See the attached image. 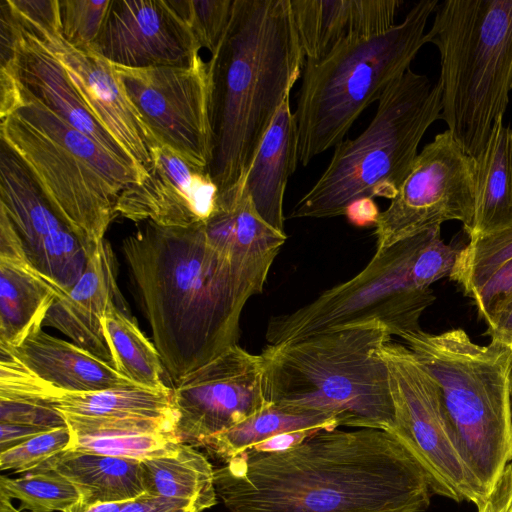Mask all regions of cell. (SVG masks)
<instances>
[{"label": "cell", "instance_id": "1", "mask_svg": "<svg viewBox=\"0 0 512 512\" xmlns=\"http://www.w3.org/2000/svg\"><path fill=\"white\" fill-rule=\"evenodd\" d=\"M229 512H423L431 490L391 433L321 430L283 451H246L214 470Z\"/></svg>", "mask_w": 512, "mask_h": 512}, {"label": "cell", "instance_id": "2", "mask_svg": "<svg viewBox=\"0 0 512 512\" xmlns=\"http://www.w3.org/2000/svg\"><path fill=\"white\" fill-rule=\"evenodd\" d=\"M122 248L153 343L175 383L238 344L246 302L209 245L204 223L180 228L146 222Z\"/></svg>", "mask_w": 512, "mask_h": 512}, {"label": "cell", "instance_id": "3", "mask_svg": "<svg viewBox=\"0 0 512 512\" xmlns=\"http://www.w3.org/2000/svg\"><path fill=\"white\" fill-rule=\"evenodd\" d=\"M214 59V151L209 173L224 194L245 180L260 143L301 78L305 55L290 0H234Z\"/></svg>", "mask_w": 512, "mask_h": 512}, {"label": "cell", "instance_id": "4", "mask_svg": "<svg viewBox=\"0 0 512 512\" xmlns=\"http://www.w3.org/2000/svg\"><path fill=\"white\" fill-rule=\"evenodd\" d=\"M391 340L378 321L266 345L262 360L266 400L300 412L333 416L339 426L391 432L390 374L378 350Z\"/></svg>", "mask_w": 512, "mask_h": 512}, {"label": "cell", "instance_id": "5", "mask_svg": "<svg viewBox=\"0 0 512 512\" xmlns=\"http://www.w3.org/2000/svg\"><path fill=\"white\" fill-rule=\"evenodd\" d=\"M440 53L441 119L472 158L512 90V0H446L425 35Z\"/></svg>", "mask_w": 512, "mask_h": 512}, {"label": "cell", "instance_id": "6", "mask_svg": "<svg viewBox=\"0 0 512 512\" xmlns=\"http://www.w3.org/2000/svg\"><path fill=\"white\" fill-rule=\"evenodd\" d=\"M437 382L463 457L485 496L512 461V348L461 328L400 335Z\"/></svg>", "mask_w": 512, "mask_h": 512}, {"label": "cell", "instance_id": "7", "mask_svg": "<svg viewBox=\"0 0 512 512\" xmlns=\"http://www.w3.org/2000/svg\"><path fill=\"white\" fill-rule=\"evenodd\" d=\"M438 4L419 1L388 31L348 40L319 61H305L294 112L299 164L341 143L360 114L410 69Z\"/></svg>", "mask_w": 512, "mask_h": 512}, {"label": "cell", "instance_id": "8", "mask_svg": "<svg viewBox=\"0 0 512 512\" xmlns=\"http://www.w3.org/2000/svg\"><path fill=\"white\" fill-rule=\"evenodd\" d=\"M441 89L408 69L378 101L375 115L355 139H346L289 218L344 215L364 197L393 199L409 175L427 129L441 119Z\"/></svg>", "mask_w": 512, "mask_h": 512}, {"label": "cell", "instance_id": "9", "mask_svg": "<svg viewBox=\"0 0 512 512\" xmlns=\"http://www.w3.org/2000/svg\"><path fill=\"white\" fill-rule=\"evenodd\" d=\"M423 232L376 250L364 269L350 280L292 312L271 317L265 333L267 343L284 344L373 321L383 324L391 337L420 329L421 315L435 300L433 291L419 287L414 276Z\"/></svg>", "mask_w": 512, "mask_h": 512}, {"label": "cell", "instance_id": "10", "mask_svg": "<svg viewBox=\"0 0 512 512\" xmlns=\"http://www.w3.org/2000/svg\"><path fill=\"white\" fill-rule=\"evenodd\" d=\"M378 354L390 374V433L419 463L433 494L476 506L485 494L463 457L437 382L406 345L391 339Z\"/></svg>", "mask_w": 512, "mask_h": 512}, {"label": "cell", "instance_id": "11", "mask_svg": "<svg viewBox=\"0 0 512 512\" xmlns=\"http://www.w3.org/2000/svg\"><path fill=\"white\" fill-rule=\"evenodd\" d=\"M0 119L2 143L23 162L89 258L105 240L122 190L17 113Z\"/></svg>", "mask_w": 512, "mask_h": 512}, {"label": "cell", "instance_id": "12", "mask_svg": "<svg viewBox=\"0 0 512 512\" xmlns=\"http://www.w3.org/2000/svg\"><path fill=\"white\" fill-rule=\"evenodd\" d=\"M159 144L209 171L214 151V59L198 53L185 67L115 66Z\"/></svg>", "mask_w": 512, "mask_h": 512}, {"label": "cell", "instance_id": "13", "mask_svg": "<svg viewBox=\"0 0 512 512\" xmlns=\"http://www.w3.org/2000/svg\"><path fill=\"white\" fill-rule=\"evenodd\" d=\"M474 212V160L445 130L417 155L409 175L375 225L376 250L445 221L467 228Z\"/></svg>", "mask_w": 512, "mask_h": 512}, {"label": "cell", "instance_id": "14", "mask_svg": "<svg viewBox=\"0 0 512 512\" xmlns=\"http://www.w3.org/2000/svg\"><path fill=\"white\" fill-rule=\"evenodd\" d=\"M180 443L202 446L271 405L263 388L262 360L238 344L175 383Z\"/></svg>", "mask_w": 512, "mask_h": 512}, {"label": "cell", "instance_id": "15", "mask_svg": "<svg viewBox=\"0 0 512 512\" xmlns=\"http://www.w3.org/2000/svg\"><path fill=\"white\" fill-rule=\"evenodd\" d=\"M0 209L13 224L31 265L61 293L68 292L84 272L88 256L23 162L3 143Z\"/></svg>", "mask_w": 512, "mask_h": 512}, {"label": "cell", "instance_id": "16", "mask_svg": "<svg viewBox=\"0 0 512 512\" xmlns=\"http://www.w3.org/2000/svg\"><path fill=\"white\" fill-rule=\"evenodd\" d=\"M202 49L177 0H112L90 51L115 66H189Z\"/></svg>", "mask_w": 512, "mask_h": 512}, {"label": "cell", "instance_id": "17", "mask_svg": "<svg viewBox=\"0 0 512 512\" xmlns=\"http://www.w3.org/2000/svg\"><path fill=\"white\" fill-rule=\"evenodd\" d=\"M0 7L1 67H9L19 84L59 118L146 177L148 172L95 119L56 57L2 1Z\"/></svg>", "mask_w": 512, "mask_h": 512}, {"label": "cell", "instance_id": "18", "mask_svg": "<svg viewBox=\"0 0 512 512\" xmlns=\"http://www.w3.org/2000/svg\"><path fill=\"white\" fill-rule=\"evenodd\" d=\"M218 194L208 170L158 144L147 176L121 191L114 210L133 222L184 228L205 223L216 209Z\"/></svg>", "mask_w": 512, "mask_h": 512}, {"label": "cell", "instance_id": "19", "mask_svg": "<svg viewBox=\"0 0 512 512\" xmlns=\"http://www.w3.org/2000/svg\"><path fill=\"white\" fill-rule=\"evenodd\" d=\"M26 30L61 63L95 119L148 172L152 149L159 142L129 97L114 65L93 51L71 46L61 34Z\"/></svg>", "mask_w": 512, "mask_h": 512}, {"label": "cell", "instance_id": "20", "mask_svg": "<svg viewBox=\"0 0 512 512\" xmlns=\"http://www.w3.org/2000/svg\"><path fill=\"white\" fill-rule=\"evenodd\" d=\"M204 231L209 245L227 263L243 301L261 293L286 234L258 215L243 184L218 195Z\"/></svg>", "mask_w": 512, "mask_h": 512}, {"label": "cell", "instance_id": "21", "mask_svg": "<svg viewBox=\"0 0 512 512\" xmlns=\"http://www.w3.org/2000/svg\"><path fill=\"white\" fill-rule=\"evenodd\" d=\"M116 256L105 239L88 258L75 285L61 293L50 307L44 324L65 334L74 344L113 366L102 320L117 306L129 312L117 283Z\"/></svg>", "mask_w": 512, "mask_h": 512}, {"label": "cell", "instance_id": "22", "mask_svg": "<svg viewBox=\"0 0 512 512\" xmlns=\"http://www.w3.org/2000/svg\"><path fill=\"white\" fill-rule=\"evenodd\" d=\"M60 294L31 265L13 224L0 209V346L16 348L39 332Z\"/></svg>", "mask_w": 512, "mask_h": 512}, {"label": "cell", "instance_id": "23", "mask_svg": "<svg viewBox=\"0 0 512 512\" xmlns=\"http://www.w3.org/2000/svg\"><path fill=\"white\" fill-rule=\"evenodd\" d=\"M306 60L319 61L342 43L382 34L395 24L399 0H290Z\"/></svg>", "mask_w": 512, "mask_h": 512}, {"label": "cell", "instance_id": "24", "mask_svg": "<svg viewBox=\"0 0 512 512\" xmlns=\"http://www.w3.org/2000/svg\"><path fill=\"white\" fill-rule=\"evenodd\" d=\"M298 164L297 122L288 97L266 131L243 183L258 215L283 234L284 195Z\"/></svg>", "mask_w": 512, "mask_h": 512}, {"label": "cell", "instance_id": "25", "mask_svg": "<svg viewBox=\"0 0 512 512\" xmlns=\"http://www.w3.org/2000/svg\"><path fill=\"white\" fill-rule=\"evenodd\" d=\"M3 348L10 350L41 379L63 391L88 392L136 385L73 342L42 330L16 348Z\"/></svg>", "mask_w": 512, "mask_h": 512}, {"label": "cell", "instance_id": "26", "mask_svg": "<svg viewBox=\"0 0 512 512\" xmlns=\"http://www.w3.org/2000/svg\"><path fill=\"white\" fill-rule=\"evenodd\" d=\"M504 116L474 160V212L464 229L469 240L512 227V127Z\"/></svg>", "mask_w": 512, "mask_h": 512}, {"label": "cell", "instance_id": "27", "mask_svg": "<svg viewBox=\"0 0 512 512\" xmlns=\"http://www.w3.org/2000/svg\"><path fill=\"white\" fill-rule=\"evenodd\" d=\"M53 406L64 416L98 422L155 423L176 430L173 389L127 386L88 392L60 390Z\"/></svg>", "mask_w": 512, "mask_h": 512}, {"label": "cell", "instance_id": "28", "mask_svg": "<svg viewBox=\"0 0 512 512\" xmlns=\"http://www.w3.org/2000/svg\"><path fill=\"white\" fill-rule=\"evenodd\" d=\"M54 470L78 490L80 507L130 501L146 494L141 461L66 450L35 471Z\"/></svg>", "mask_w": 512, "mask_h": 512}, {"label": "cell", "instance_id": "29", "mask_svg": "<svg viewBox=\"0 0 512 512\" xmlns=\"http://www.w3.org/2000/svg\"><path fill=\"white\" fill-rule=\"evenodd\" d=\"M12 112L59 141L121 190L131 184L140 183L145 178L134 167L124 163L87 135L59 118L29 94L18 80L15 93L0 107V118Z\"/></svg>", "mask_w": 512, "mask_h": 512}, {"label": "cell", "instance_id": "30", "mask_svg": "<svg viewBox=\"0 0 512 512\" xmlns=\"http://www.w3.org/2000/svg\"><path fill=\"white\" fill-rule=\"evenodd\" d=\"M141 465L147 494L187 502L194 512L217 503L214 469L195 447L180 443L176 452Z\"/></svg>", "mask_w": 512, "mask_h": 512}, {"label": "cell", "instance_id": "31", "mask_svg": "<svg viewBox=\"0 0 512 512\" xmlns=\"http://www.w3.org/2000/svg\"><path fill=\"white\" fill-rule=\"evenodd\" d=\"M65 421L72 432L68 450L144 461L172 454L180 444L176 433L145 426L71 418Z\"/></svg>", "mask_w": 512, "mask_h": 512}, {"label": "cell", "instance_id": "32", "mask_svg": "<svg viewBox=\"0 0 512 512\" xmlns=\"http://www.w3.org/2000/svg\"><path fill=\"white\" fill-rule=\"evenodd\" d=\"M337 420L317 412H300L269 405L232 428L214 435L203 447L224 463L272 436L299 430H332Z\"/></svg>", "mask_w": 512, "mask_h": 512}, {"label": "cell", "instance_id": "33", "mask_svg": "<svg viewBox=\"0 0 512 512\" xmlns=\"http://www.w3.org/2000/svg\"><path fill=\"white\" fill-rule=\"evenodd\" d=\"M113 367L134 384L165 390L164 366L158 350L140 330L137 321L123 309L110 307L102 320Z\"/></svg>", "mask_w": 512, "mask_h": 512}, {"label": "cell", "instance_id": "34", "mask_svg": "<svg viewBox=\"0 0 512 512\" xmlns=\"http://www.w3.org/2000/svg\"><path fill=\"white\" fill-rule=\"evenodd\" d=\"M0 493L20 502V510L65 512L80 501L76 487L54 470L26 473L17 478L0 477Z\"/></svg>", "mask_w": 512, "mask_h": 512}, {"label": "cell", "instance_id": "35", "mask_svg": "<svg viewBox=\"0 0 512 512\" xmlns=\"http://www.w3.org/2000/svg\"><path fill=\"white\" fill-rule=\"evenodd\" d=\"M512 259V227L469 240L459 249L449 275L467 296L480 287L501 265Z\"/></svg>", "mask_w": 512, "mask_h": 512}, {"label": "cell", "instance_id": "36", "mask_svg": "<svg viewBox=\"0 0 512 512\" xmlns=\"http://www.w3.org/2000/svg\"><path fill=\"white\" fill-rule=\"evenodd\" d=\"M112 0H59L61 36L71 46L90 50L105 24Z\"/></svg>", "mask_w": 512, "mask_h": 512}, {"label": "cell", "instance_id": "37", "mask_svg": "<svg viewBox=\"0 0 512 512\" xmlns=\"http://www.w3.org/2000/svg\"><path fill=\"white\" fill-rule=\"evenodd\" d=\"M201 49L215 56L224 40L234 0H177Z\"/></svg>", "mask_w": 512, "mask_h": 512}, {"label": "cell", "instance_id": "38", "mask_svg": "<svg viewBox=\"0 0 512 512\" xmlns=\"http://www.w3.org/2000/svg\"><path fill=\"white\" fill-rule=\"evenodd\" d=\"M72 432L68 425L40 433L29 440L0 452V468L16 473H31L70 447Z\"/></svg>", "mask_w": 512, "mask_h": 512}, {"label": "cell", "instance_id": "39", "mask_svg": "<svg viewBox=\"0 0 512 512\" xmlns=\"http://www.w3.org/2000/svg\"><path fill=\"white\" fill-rule=\"evenodd\" d=\"M459 249L444 243L441 226L423 232V239L414 260V276L419 287L429 289L430 285L449 276Z\"/></svg>", "mask_w": 512, "mask_h": 512}, {"label": "cell", "instance_id": "40", "mask_svg": "<svg viewBox=\"0 0 512 512\" xmlns=\"http://www.w3.org/2000/svg\"><path fill=\"white\" fill-rule=\"evenodd\" d=\"M0 422L47 428L67 425L50 401L33 398H0Z\"/></svg>", "mask_w": 512, "mask_h": 512}, {"label": "cell", "instance_id": "41", "mask_svg": "<svg viewBox=\"0 0 512 512\" xmlns=\"http://www.w3.org/2000/svg\"><path fill=\"white\" fill-rule=\"evenodd\" d=\"M23 27L61 34L59 0H1Z\"/></svg>", "mask_w": 512, "mask_h": 512}, {"label": "cell", "instance_id": "42", "mask_svg": "<svg viewBox=\"0 0 512 512\" xmlns=\"http://www.w3.org/2000/svg\"><path fill=\"white\" fill-rule=\"evenodd\" d=\"M470 298L474 300L480 317L487 324L512 300V259L501 265Z\"/></svg>", "mask_w": 512, "mask_h": 512}, {"label": "cell", "instance_id": "43", "mask_svg": "<svg viewBox=\"0 0 512 512\" xmlns=\"http://www.w3.org/2000/svg\"><path fill=\"white\" fill-rule=\"evenodd\" d=\"M476 512H512V461L501 471Z\"/></svg>", "mask_w": 512, "mask_h": 512}, {"label": "cell", "instance_id": "44", "mask_svg": "<svg viewBox=\"0 0 512 512\" xmlns=\"http://www.w3.org/2000/svg\"><path fill=\"white\" fill-rule=\"evenodd\" d=\"M119 512H194L187 502L144 494L128 501Z\"/></svg>", "mask_w": 512, "mask_h": 512}, {"label": "cell", "instance_id": "45", "mask_svg": "<svg viewBox=\"0 0 512 512\" xmlns=\"http://www.w3.org/2000/svg\"><path fill=\"white\" fill-rule=\"evenodd\" d=\"M51 429L54 428L0 422V452L9 450Z\"/></svg>", "mask_w": 512, "mask_h": 512}, {"label": "cell", "instance_id": "46", "mask_svg": "<svg viewBox=\"0 0 512 512\" xmlns=\"http://www.w3.org/2000/svg\"><path fill=\"white\" fill-rule=\"evenodd\" d=\"M380 215L379 208L373 198L364 197L350 203L345 210L349 223L357 227L376 225Z\"/></svg>", "mask_w": 512, "mask_h": 512}, {"label": "cell", "instance_id": "47", "mask_svg": "<svg viewBox=\"0 0 512 512\" xmlns=\"http://www.w3.org/2000/svg\"><path fill=\"white\" fill-rule=\"evenodd\" d=\"M321 431V430H319ZM318 432V430H299L281 433L272 436L258 444H255L248 451L252 452H277L290 449L303 441L308 437Z\"/></svg>", "mask_w": 512, "mask_h": 512}, {"label": "cell", "instance_id": "48", "mask_svg": "<svg viewBox=\"0 0 512 512\" xmlns=\"http://www.w3.org/2000/svg\"><path fill=\"white\" fill-rule=\"evenodd\" d=\"M491 340L512 348V300L486 324Z\"/></svg>", "mask_w": 512, "mask_h": 512}, {"label": "cell", "instance_id": "49", "mask_svg": "<svg viewBox=\"0 0 512 512\" xmlns=\"http://www.w3.org/2000/svg\"><path fill=\"white\" fill-rule=\"evenodd\" d=\"M128 501L121 502H103L93 505L80 507L78 505L71 506L65 512H119Z\"/></svg>", "mask_w": 512, "mask_h": 512}, {"label": "cell", "instance_id": "50", "mask_svg": "<svg viewBox=\"0 0 512 512\" xmlns=\"http://www.w3.org/2000/svg\"><path fill=\"white\" fill-rule=\"evenodd\" d=\"M0 512H21V510L14 507L11 499L0 493Z\"/></svg>", "mask_w": 512, "mask_h": 512}]
</instances>
